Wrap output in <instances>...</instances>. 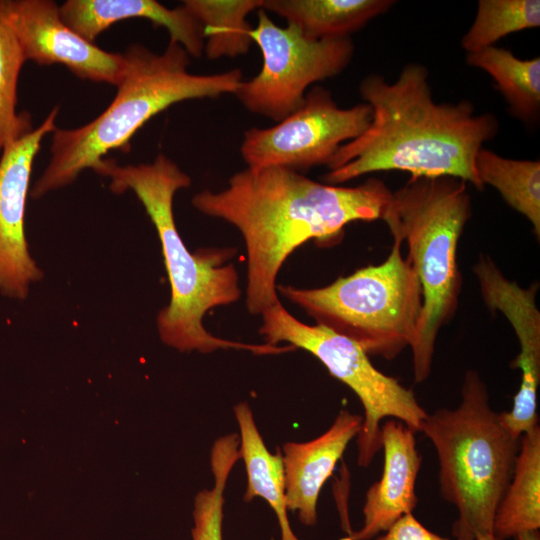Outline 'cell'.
<instances>
[{"label":"cell","instance_id":"cell-10","mask_svg":"<svg viewBox=\"0 0 540 540\" xmlns=\"http://www.w3.org/2000/svg\"><path fill=\"white\" fill-rule=\"evenodd\" d=\"M371 121L369 104L341 108L329 90L316 85L277 124L246 130L240 153L250 169L276 166L301 173L328 166L339 147L364 133Z\"/></svg>","mask_w":540,"mask_h":540},{"label":"cell","instance_id":"cell-9","mask_svg":"<svg viewBox=\"0 0 540 540\" xmlns=\"http://www.w3.org/2000/svg\"><path fill=\"white\" fill-rule=\"evenodd\" d=\"M251 38L261 51L262 66L234 95L248 111L275 122L301 106L310 85L340 74L354 54L350 37L309 39L292 25L275 24L263 9L257 10Z\"/></svg>","mask_w":540,"mask_h":540},{"label":"cell","instance_id":"cell-16","mask_svg":"<svg viewBox=\"0 0 540 540\" xmlns=\"http://www.w3.org/2000/svg\"><path fill=\"white\" fill-rule=\"evenodd\" d=\"M59 8L63 21L89 42L116 22L143 18L165 28L190 56L203 54L202 25L183 4L170 9L155 0H67Z\"/></svg>","mask_w":540,"mask_h":540},{"label":"cell","instance_id":"cell-12","mask_svg":"<svg viewBox=\"0 0 540 540\" xmlns=\"http://www.w3.org/2000/svg\"><path fill=\"white\" fill-rule=\"evenodd\" d=\"M26 61L62 64L75 76L117 86L127 66L124 53L101 49L71 29L52 0H3Z\"/></svg>","mask_w":540,"mask_h":540},{"label":"cell","instance_id":"cell-2","mask_svg":"<svg viewBox=\"0 0 540 540\" xmlns=\"http://www.w3.org/2000/svg\"><path fill=\"white\" fill-rule=\"evenodd\" d=\"M372 121L359 137L341 145L324 181L337 185L368 173L399 170L411 178L448 176L483 190L475 158L498 133L494 114H478L472 102L436 103L428 70L409 63L394 82L370 74L359 84Z\"/></svg>","mask_w":540,"mask_h":540},{"label":"cell","instance_id":"cell-1","mask_svg":"<svg viewBox=\"0 0 540 540\" xmlns=\"http://www.w3.org/2000/svg\"><path fill=\"white\" fill-rule=\"evenodd\" d=\"M392 191L380 179L354 187L312 180L284 167L246 168L219 192L192 199L201 213L235 226L247 251L246 306L261 314L279 302L276 278L289 255L309 240L334 245L347 224L382 220Z\"/></svg>","mask_w":540,"mask_h":540},{"label":"cell","instance_id":"cell-13","mask_svg":"<svg viewBox=\"0 0 540 540\" xmlns=\"http://www.w3.org/2000/svg\"><path fill=\"white\" fill-rule=\"evenodd\" d=\"M59 112L54 107L28 134L9 143L0 156V292L24 299L42 271L30 256L25 236V210L34 160L44 137L53 133Z\"/></svg>","mask_w":540,"mask_h":540},{"label":"cell","instance_id":"cell-21","mask_svg":"<svg viewBox=\"0 0 540 540\" xmlns=\"http://www.w3.org/2000/svg\"><path fill=\"white\" fill-rule=\"evenodd\" d=\"M263 0H184L182 4L198 19L204 36L203 53L210 60L248 53L253 27L248 15Z\"/></svg>","mask_w":540,"mask_h":540},{"label":"cell","instance_id":"cell-11","mask_svg":"<svg viewBox=\"0 0 540 540\" xmlns=\"http://www.w3.org/2000/svg\"><path fill=\"white\" fill-rule=\"evenodd\" d=\"M481 297L490 311L502 313L512 326L519 354L511 368L521 372L520 386L510 411L499 413L502 425L515 438L538 424L537 394L540 383V311L538 283L523 288L507 279L496 263L480 254L473 267Z\"/></svg>","mask_w":540,"mask_h":540},{"label":"cell","instance_id":"cell-6","mask_svg":"<svg viewBox=\"0 0 540 540\" xmlns=\"http://www.w3.org/2000/svg\"><path fill=\"white\" fill-rule=\"evenodd\" d=\"M420 432L437 454L440 494L458 512L452 526L455 540H476L492 533L520 439L502 425L477 371L464 374L459 405L428 413Z\"/></svg>","mask_w":540,"mask_h":540},{"label":"cell","instance_id":"cell-23","mask_svg":"<svg viewBox=\"0 0 540 540\" xmlns=\"http://www.w3.org/2000/svg\"><path fill=\"white\" fill-rule=\"evenodd\" d=\"M539 26V0H480L461 46L467 54L478 52L511 33Z\"/></svg>","mask_w":540,"mask_h":540},{"label":"cell","instance_id":"cell-20","mask_svg":"<svg viewBox=\"0 0 540 540\" xmlns=\"http://www.w3.org/2000/svg\"><path fill=\"white\" fill-rule=\"evenodd\" d=\"M466 62L487 72L508 103L511 114L523 122L535 121L540 111V58L520 59L496 46L469 53Z\"/></svg>","mask_w":540,"mask_h":540},{"label":"cell","instance_id":"cell-7","mask_svg":"<svg viewBox=\"0 0 540 540\" xmlns=\"http://www.w3.org/2000/svg\"><path fill=\"white\" fill-rule=\"evenodd\" d=\"M393 239L388 257L320 288L278 285L285 298L316 324L361 347L368 355L396 358L414 341L422 310V291L411 265Z\"/></svg>","mask_w":540,"mask_h":540},{"label":"cell","instance_id":"cell-22","mask_svg":"<svg viewBox=\"0 0 540 540\" xmlns=\"http://www.w3.org/2000/svg\"><path fill=\"white\" fill-rule=\"evenodd\" d=\"M480 183L495 188L504 201L521 213L540 237V162L516 160L482 147L475 158Z\"/></svg>","mask_w":540,"mask_h":540},{"label":"cell","instance_id":"cell-15","mask_svg":"<svg viewBox=\"0 0 540 540\" xmlns=\"http://www.w3.org/2000/svg\"><path fill=\"white\" fill-rule=\"evenodd\" d=\"M363 416L341 410L332 425L317 438L283 445L285 500L306 526L317 522V503L348 444L357 437Z\"/></svg>","mask_w":540,"mask_h":540},{"label":"cell","instance_id":"cell-24","mask_svg":"<svg viewBox=\"0 0 540 540\" xmlns=\"http://www.w3.org/2000/svg\"><path fill=\"white\" fill-rule=\"evenodd\" d=\"M25 62L21 44L0 0V151L33 130L30 114L16 111L18 80Z\"/></svg>","mask_w":540,"mask_h":540},{"label":"cell","instance_id":"cell-27","mask_svg":"<svg viewBox=\"0 0 540 540\" xmlns=\"http://www.w3.org/2000/svg\"><path fill=\"white\" fill-rule=\"evenodd\" d=\"M516 540H540L539 530L536 531H527L518 534L515 537Z\"/></svg>","mask_w":540,"mask_h":540},{"label":"cell","instance_id":"cell-4","mask_svg":"<svg viewBox=\"0 0 540 540\" xmlns=\"http://www.w3.org/2000/svg\"><path fill=\"white\" fill-rule=\"evenodd\" d=\"M124 54L126 71L109 106L83 126L52 133L50 160L31 190L33 198L71 184L85 169L95 171L112 150L128 152L135 133L170 106L235 94L243 81L238 68L209 75L190 73V55L172 41L162 53L134 43Z\"/></svg>","mask_w":540,"mask_h":540},{"label":"cell","instance_id":"cell-3","mask_svg":"<svg viewBox=\"0 0 540 540\" xmlns=\"http://www.w3.org/2000/svg\"><path fill=\"white\" fill-rule=\"evenodd\" d=\"M96 173L110 178V190H131L144 206L157 231L171 288L170 303L157 317L161 340L181 352L210 353L218 349L246 350L255 355L293 351L278 346L229 341L208 332L202 323L212 308L232 304L241 297L232 248H206L190 252L178 233L174 213L175 193L190 186L191 178L164 154L151 163L120 166L104 158Z\"/></svg>","mask_w":540,"mask_h":540},{"label":"cell","instance_id":"cell-8","mask_svg":"<svg viewBox=\"0 0 540 540\" xmlns=\"http://www.w3.org/2000/svg\"><path fill=\"white\" fill-rule=\"evenodd\" d=\"M261 315L259 333L265 343L286 342L311 353L360 400L364 415L357 435L359 466H369L381 449V423L385 418L392 417L420 432L428 413L414 392L379 371L355 342L324 326L299 321L280 301Z\"/></svg>","mask_w":540,"mask_h":540},{"label":"cell","instance_id":"cell-18","mask_svg":"<svg viewBox=\"0 0 540 540\" xmlns=\"http://www.w3.org/2000/svg\"><path fill=\"white\" fill-rule=\"evenodd\" d=\"M239 426V454L243 460L247 485L244 500L264 499L278 519L281 540H300L292 531L285 500V475L283 458L279 449L271 453L257 428L252 410L247 402L234 407Z\"/></svg>","mask_w":540,"mask_h":540},{"label":"cell","instance_id":"cell-26","mask_svg":"<svg viewBox=\"0 0 540 540\" xmlns=\"http://www.w3.org/2000/svg\"><path fill=\"white\" fill-rule=\"evenodd\" d=\"M375 540H450L422 525L412 513L399 518Z\"/></svg>","mask_w":540,"mask_h":540},{"label":"cell","instance_id":"cell-5","mask_svg":"<svg viewBox=\"0 0 540 540\" xmlns=\"http://www.w3.org/2000/svg\"><path fill=\"white\" fill-rule=\"evenodd\" d=\"M472 215L467 183L417 177L392 192L382 220L393 239L406 242L407 261L422 291V310L412 350L416 383L431 373L438 333L455 315L462 286L457 250Z\"/></svg>","mask_w":540,"mask_h":540},{"label":"cell","instance_id":"cell-17","mask_svg":"<svg viewBox=\"0 0 540 540\" xmlns=\"http://www.w3.org/2000/svg\"><path fill=\"white\" fill-rule=\"evenodd\" d=\"M392 0H263L260 9L286 19L313 40L340 39L387 12Z\"/></svg>","mask_w":540,"mask_h":540},{"label":"cell","instance_id":"cell-28","mask_svg":"<svg viewBox=\"0 0 540 540\" xmlns=\"http://www.w3.org/2000/svg\"><path fill=\"white\" fill-rule=\"evenodd\" d=\"M476 540H502L496 537L493 533H487L480 535Z\"/></svg>","mask_w":540,"mask_h":540},{"label":"cell","instance_id":"cell-14","mask_svg":"<svg viewBox=\"0 0 540 540\" xmlns=\"http://www.w3.org/2000/svg\"><path fill=\"white\" fill-rule=\"evenodd\" d=\"M384 465L380 479L366 492L364 522L341 540H370L417 506L416 482L421 467L415 432L392 419L381 425Z\"/></svg>","mask_w":540,"mask_h":540},{"label":"cell","instance_id":"cell-19","mask_svg":"<svg viewBox=\"0 0 540 540\" xmlns=\"http://www.w3.org/2000/svg\"><path fill=\"white\" fill-rule=\"evenodd\" d=\"M540 528V428L520 437L519 450L509 484L495 512L492 533L515 538Z\"/></svg>","mask_w":540,"mask_h":540},{"label":"cell","instance_id":"cell-25","mask_svg":"<svg viewBox=\"0 0 540 540\" xmlns=\"http://www.w3.org/2000/svg\"><path fill=\"white\" fill-rule=\"evenodd\" d=\"M239 460L237 450L228 444H216L211 450L214 484L200 491L194 501L192 540H223L224 491L230 472Z\"/></svg>","mask_w":540,"mask_h":540}]
</instances>
